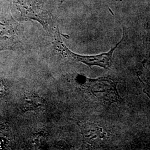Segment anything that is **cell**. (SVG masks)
Masks as SVG:
<instances>
[{"label": "cell", "instance_id": "cell-4", "mask_svg": "<svg viewBox=\"0 0 150 150\" xmlns=\"http://www.w3.org/2000/svg\"><path fill=\"white\" fill-rule=\"evenodd\" d=\"M77 126L82 136V149H95L106 144L108 134L105 129L98 124L90 122H78Z\"/></svg>", "mask_w": 150, "mask_h": 150}, {"label": "cell", "instance_id": "cell-1", "mask_svg": "<svg viewBox=\"0 0 150 150\" xmlns=\"http://www.w3.org/2000/svg\"><path fill=\"white\" fill-rule=\"evenodd\" d=\"M24 43L23 29L10 13L8 5L0 2V51L20 50Z\"/></svg>", "mask_w": 150, "mask_h": 150}, {"label": "cell", "instance_id": "cell-5", "mask_svg": "<svg viewBox=\"0 0 150 150\" xmlns=\"http://www.w3.org/2000/svg\"><path fill=\"white\" fill-rule=\"evenodd\" d=\"M137 76L139 81L144 86V92L150 98V74L147 71H139L137 72Z\"/></svg>", "mask_w": 150, "mask_h": 150}, {"label": "cell", "instance_id": "cell-3", "mask_svg": "<svg viewBox=\"0 0 150 150\" xmlns=\"http://www.w3.org/2000/svg\"><path fill=\"white\" fill-rule=\"evenodd\" d=\"M78 79L81 85L100 101L108 104L121 101V98L117 88V82L112 78L91 79L79 76Z\"/></svg>", "mask_w": 150, "mask_h": 150}, {"label": "cell", "instance_id": "cell-6", "mask_svg": "<svg viewBox=\"0 0 150 150\" xmlns=\"http://www.w3.org/2000/svg\"><path fill=\"white\" fill-rule=\"evenodd\" d=\"M142 65L144 67L148 72L150 74V61L148 60H144L142 62Z\"/></svg>", "mask_w": 150, "mask_h": 150}, {"label": "cell", "instance_id": "cell-2", "mask_svg": "<svg viewBox=\"0 0 150 150\" xmlns=\"http://www.w3.org/2000/svg\"><path fill=\"white\" fill-rule=\"evenodd\" d=\"M53 37V43L54 49L64 59L71 62H81L90 67L96 66L105 69H109L112 62L113 54L118 45L123 41V38L115 47L108 52L96 55H80L72 52L63 42L60 36L58 27H56L50 33Z\"/></svg>", "mask_w": 150, "mask_h": 150}]
</instances>
